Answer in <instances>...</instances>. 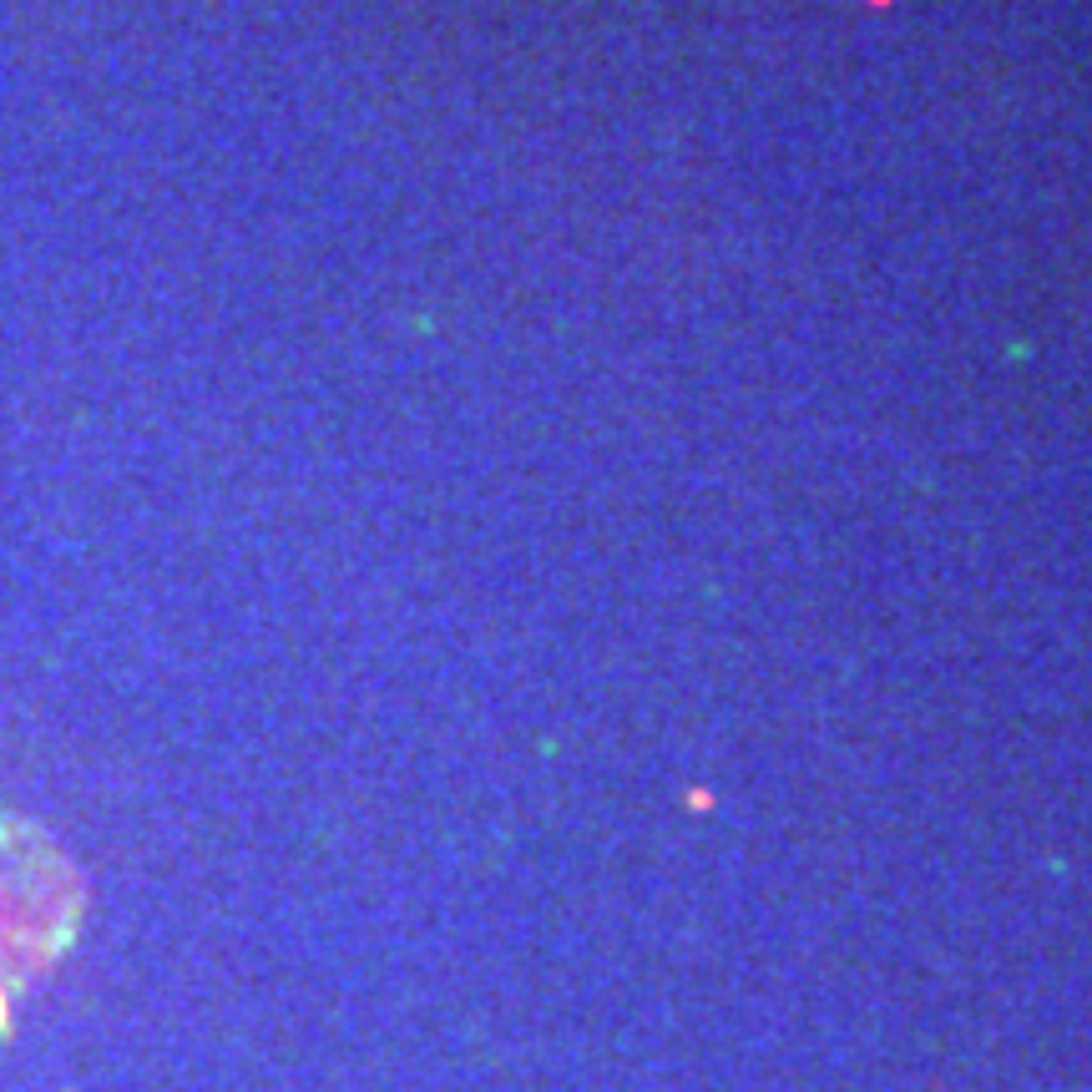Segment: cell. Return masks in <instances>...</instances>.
<instances>
[{
  "label": "cell",
  "instance_id": "obj_1",
  "mask_svg": "<svg viewBox=\"0 0 1092 1092\" xmlns=\"http://www.w3.org/2000/svg\"><path fill=\"white\" fill-rule=\"evenodd\" d=\"M81 891L72 865L26 819L0 810V1016L77 931Z\"/></svg>",
  "mask_w": 1092,
  "mask_h": 1092
}]
</instances>
